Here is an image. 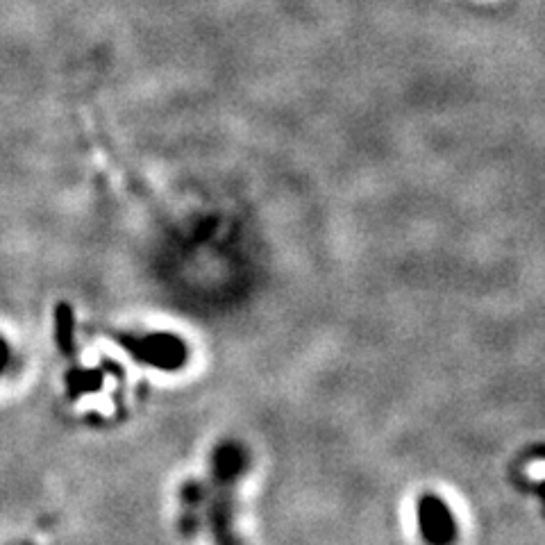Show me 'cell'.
<instances>
[{
    "label": "cell",
    "instance_id": "1",
    "mask_svg": "<svg viewBox=\"0 0 545 545\" xmlns=\"http://www.w3.org/2000/svg\"><path fill=\"white\" fill-rule=\"evenodd\" d=\"M423 532L434 543H446L452 536V518L439 500H425L421 505Z\"/></svg>",
    "mask_w": 545,
    "mask_h": 545
}]
</instances>
